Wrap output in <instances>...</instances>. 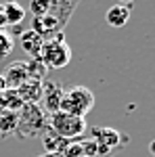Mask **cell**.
Returning a JSON list of instances; mask_svg holds the SVG:
<instances>
[{
	"instance_id": "8",
	"label": "cell",
	"mask_w": 155,
	"mask_h": 157,
	"mask_svg": "<svg viewBox=\"0 0 155 157\" xmlns=\"http://www.w3.org/2000/svg\"><path fill=\"white\" fill-rule=\"evenodd\" d=\"M4 78V84L11 90H17L19 86L27 80V69H25V61H13L6 65L4 73H0Z\"/></svg>"
},
{
	"instance_id": "17",
	"label": "cell",
	"mask_w": 155,
	"mask_h": 157,
	"mask_svg": "<svg viewBox=\"0 0 155 157\" xmlns=\"http://www.w3.org/2000/svg\"><path fill=\"white\" fill-rule=\"evenodd\" d=\"M15 48V40L9 36L6 29H0V59H4L6 55H11Z\"/></svg>"
},
{
	"instance_id": "11",
	"label": "cell",
	"mask_w": 155,
	"mask_h": 157,
	"mask_svg": "<svg viewBox=\"0 0 155 157\" xmlns=\"http://www.w3.org/2000/svg\"><path fill=\"white\" fill-rule=\"evenodd\" d=\"M19 40H21L23 50L32 57V59H38V57H40V48H42V44H44L42 36H38L34 29H25V32H21Z\"/></svg>"
},
{
	"instance_id": "13",
	"label": "cell",
	"mask_w": 155,
	"mask_h": 157,
	"mask_svg": "<svg viewBox=\"0 0 155 157\" xmlns=\"http://www.w3.org/2000/svg\"><path fill=\"white\" fill-rule=\"evenodd\" d=\"M17 121H19V111H9L0 109V136H15L17 132Z\"/></svg>"
},
{
	"instance_id": "5",
	"label": "cell",
	"mask_w": 155,
	"mask_h": 157,
	"mask_svg": "<svg viewBox=\"0 0 155 157\" xmlns=\"http://www.w3.org/2000/svg\"><path fill=\"white\" fill-rule=\"evenodd\" d=\"M90 130V136L95 140L96 149H99V155L101 157H113L118 151L124 149V145L130 140V136L122 134L115 128H99V126H92L88 128Z\"/></svg>"
},
{
	"instance_id": "15",
	"label": "cell",
	"mask_w": 155,
	"mask_h": 157,
	"mask_svg": "<svg viewBox=\"0 0 155 157\" xmlns=\"http://www.w3.org/2000/svg\"><path fill=\"white\" fill-rule=\"evenodd\" d=\"M23 107V101L19 98L17 90H11L6 88L2 94H0V109H9V111H19Z\"/></svg>"
},
{
	"instance_id": "3",
	"label": "cell",
	"mask_w": 155,
	"mask_h": 157,
	"mask_svg": "<svg viewBox=\"0 0 155 157\" xmlns=\"http://www.w3.org/2000/svg\"><path fill=\"white\" fill-rule=\"evenodd\" d=\"M38 59L42 61L48 69H61V67H65L72 61V48L65 42L63 32H59V34H55L52 38L44 40Z\"/></svg>"
},
{
	"instance_id": "1",
	"label": "cell",
	"mask_w": 155,
	"mask_h": 157,
	"mask_svg": "<svg viewBox=\"0 0 155 157\" xmlns=\"http://www.w3.org/2000/svg\"><path fill=\"white\" fill-rule=\"evenodd\" d=\"M48 130V115L38 103H23L19 109V121H17V132L19 138H36L38 134H44Z\"/></svg>"
},
{
	"instance_id": "19",
	"label": "cell",
	"mask_w": 155,
	"mask_h": 157,
	"mask_svg": "<svg viewBox=\"0 0 155 157\" xmlns=\"http://www.w3.org/2000/svg\"><path fill=\"white\" fill-rule=\"evenodd\" d=\"M132 2H136V0H118V4H124V6H130Z\"/></svg>"
},
{
	"instance_id": "18",
	"label": "cell",
	"mask_w": 155,
	"mask_h": 157,
	"mask_svg": "<svg viewBox=\"0 0 155 157\" xmlns=\"http://www.w3.org/2000/svg\"><path fill=\"white\" fill-rule=\"evenodd\" d=\"M4 90H6V84H4V78H2V75H0V94H2V92H4Z\"/></svg>"
},
{
	"instance_id": "6",
	"label": "cell",
	"mask_w": 155,
	"mask_h": 157,
	"mask_svg": "<svg viewBox=\"0 0 155 157\" xmlns=\"http://www.w3.org/2000/svg\"><path fill=\"white\" fill-rule=\"evenodd\" d=\"M40 157H101L92 138H76L69 140L59 153H44Z\"/></svg>"
},
{
	"instance_id": "9",
	"label": "cell",
	"mask_w": 155,
	"mask_h": 157,
	"mask_svg": "<svg viewBox=\"0 0 155 157\" xmlns=\"http://www.w3.org/2000/svg\"><path fill=\"white\" fill-rule=\"evenodd\" d=\"M0 9H2V19H4V25L15 27V25H19L25 19V9L19 4V2H15V0H9V2L0 4Z\"/></svg>"
},
{
	"instance_id": "16",
	"label": "cell",
	"mask_w": 155,
	"mask_h": 157,
	"mask_svg": "<svg viewBox=\"0 0 155 157\" xmlns=\"http://www.w3.org/2000/svg\"><path fill=\"white\" fill-rule=\"evenodd\" d=\"M67 143H69V140L57 136L55 132H50V130H46V132L42 134V145H44V149H46V153H59Z\"/></svg>"
},
{
	"instance_id": "2",
	"label": "cell",
	"mask_w": 155,
	"mask_h": 157,
	"mask_svg": "<svg viewBox=\"0 0 155 157\" xmlns=\"http://www.w3.org/2000/svg\"><path fill=\"white\" fill-rule=\"evenodd\" d=\"M48 130L65 140H76V138H82V134L88 130V124L86 117H78L65 111H55L48 115Z\"/></svg>"
},
{
	"instance_id": "7",
	"label": "cell",
	"mask_w": 155,
	"mask_h": 157,
	"mask_svg": "<svg viewBox=\"0 0 155 157\" xmlns=\"http://www.w3.org/2000/svg\"><path fill=\"white\" fill-rule=\"evenodd\" d=\"M63 86L55 80H44L42 82V97H40V107L44 109V113L50 115L55 111H59V105H61V98H63Z\"/></svg>"
},
{
	"instance_id": "12",
	"label": "cell",
	"mask_w": 155,
	"mask_h": 157,
	"mask_svg": "<svg viewBox=\"0 0 155 157\" xmlns=\"http://www.w3.org/2000/svg\"><path fill=\"white\" fill-rule=\"evenodd\" d=\"M17 94L23 103H40L42 97V82H34V80H25L23 84L17 88Z\"/></svg>"
},
{
	"instance_id": "14",
	"label": "cell",
	"mask_w": 155,
	"mask_h": 157,
	"mask_svg": "<svg viewBox=\"0 0 155 157\" xmlns=\"http://www.w3.org/2000/svg\"><path fill=\"white\" fill-rule=\"evenodd\" d=\"M25 69H27V80H34V82H44L48 75V67L40 59L25 61Z\"/></svg>"
},
{
	"instance_id": "10",
	"label": "cell",
	"mask_w": 155,
	"mask_h": 157,
	"mask_svg": "<svg viewBox=\"0 0 155 157\" xmlns=\"http://www.w3.org/2000/svg\"><path fill=\"white\" fill-rule=\"evenodd\" d=\"M130 6H124V4H113V6H109L107 13H105V21L107 25L111 27H124V25L130 21Z\"/></svg>"
},
{
	"instance_id": "4",
	"label": "cell",
	"mask_w": 155,
	"mask_h": 157,
	"mask_svg": "<svg viewBox=\"0 0 155 157\" xmlns=\"http://www.w3.org/2000/svg\"><path fill=\"white\" fill-rule=\"evenodd\" d=\"M92 107H95V92L90 88L78 84V86H72V88L63 90V98H61L59 111H65V113L84 117Z\"/></svg>"
}]
</instances>
